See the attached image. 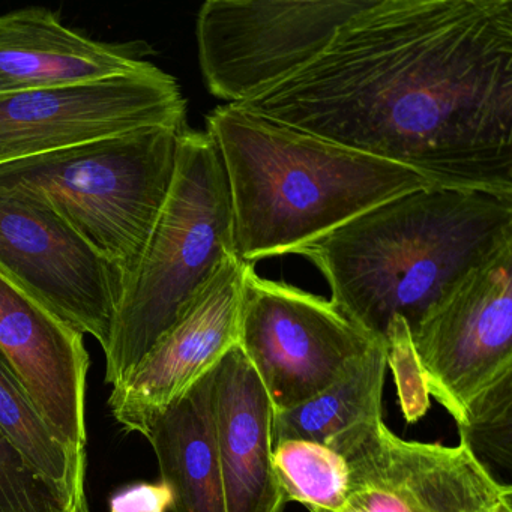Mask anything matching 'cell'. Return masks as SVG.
Returning <instances> with one entry per match:
<instances>
[{"mask_svg":"<svg viewBox=\"0 0 512 512\" xmlns=\"http://www.w3.org/2000/svg\"><path fill=\"white\" fill-rule=\"evenodd\" d=\"M206 133L223 161L236 248L247 263L293 254L388 200L433 187L407 167L238 104L212 110Z\"/></svg>","mask_w":512,"mask_h":512,"instance_id":"cell-3","label":"cell"},{"mask_svg":"<svg viewBox=\"0 0 512 512\" xmlns=\"http://www.w3.org/2000/svg\"><path fill=\"white\" fill-rule=\"evenodd\" d=\"M172 505V490L163 481L136 482L110 497V512H167Z\"/></svg>","mask_w":512,"mask_h":512,"instance_id":"cell-22","label":"cell"},{"mask_svg":"<svg viewBox=\"0 0 512 512\" xmlns=\"http://www.w3.org/2000/svg\"><path fill=\"white\" fill-rule=\"evenodd\" d=\"M212 407L226 512H284L272 464L275 409L238 344L212 370Z\"/></svg>","mask_w":512,"mask_h":512,"instance_id":"cell-15","label":"cell"},{"mask_svg":"<svg viewBox=\"0 0 512 512\" xmlns=\"http://www.w3.org/2000/svg\"><path fill=\"white\" fill-rule=\"evenodd\" d=\"M379 341L328 299L245 271L238 346L275 410L316 397Z\"/></svg>","mask_w":512,"mask_h":512,"instance_id":"cell-7","label":"cell"},{"mask_svg":"<svg viewBox=\"0 0 512 512\" xmlns=\"http://www.w3.org/2000/svg\"><path fill=\"white\" fill-rule=\"evenodd\" d=\"M349 469L350 508L358 512H512L511 485L497 481L469 443L398 437L382 418L328 440Z\"/></svg>","mask_w":512,"mask_h":512,"instance_id":"cell-9","label":"cell"},{"mask_svg":"<svg viewBox=\"0 0 512 512\" xmlns=\"http://www.w3.org/2000/svg\"><path fill=\"white\" fill-rule=\"evenodd\" d=\"M0 272L106 352L121 301V275L40 200L0 193Z\"/></svg>","mask_w":512,"mask_h":512,"instance_id":"cell-11","label":"cell"},{"mask_svg":"<svg viewBox=\"0 0 512 512\" xmlns=\"http://www.w3.org/2000/svg\"><path fill=\"white\" fill-rule=\"evenodd\" d=\"M238 106L433 185L512 199V0H376Z\"/></svg>","mask_w":512,"mask_h":512,"instance_id":"cell-1","label":"cell"},{"mask_svg":"<svg viewBox=\"0 0 512 512\" xmlns=\"http://www.w3.org/2000/svg\"><path fill=\"white\" fill-rule=\"evenodd\" d=\"M376 0H208L197 16L206 88L241 104L319 58L338 29Z\"/></svg>","mask_w":512,"mask_h":512,"instance_id":"cell-6","label":"cell"},{"mask_svg":"<svg viewBox=\"0 0 512 512\" xmlns=\"http://www.w3.org/2000/svg\"><path fill=\"white\" fill-rule=\"evenodd\" d=\"M0 512H79L70 494L44 478L2 430Z\"/></svg>","mask_w":512,"mask_h":512,"instance_id":"cell-20","label":"cell"},{"mask_svg":"<svg viewBox=\"0 0 512 512\" xmlns=\"http://www.w3.org/2000/svg\"><path fill=\"white\" fill-rule=\"evenodd\" d=\"M388 370V349L379 341L343 377L299 406L275 410L274 445L284 440L328 442L335 434L382 418L383 388Z\"/></svg>","mask_w":512,"mask_h":512,"instance_id":"cell-17","label":"cell"},{"mask_svg":"<svg viewBox=\"0 0 512 512\" xmlns=\"http://www.w3.org/2000/svg\"><path fill=\"white\" fill-rule=\"evenodd\" d=\"M238 256L229 184L208 133L179 134L175 173L154 230L122 289L106 382L115 386L172 328L229 257Z\"/></svg>","mask_w":512,"mask_h":512,"instance_id":"cell-4","label":"cell"},{"mask_svg":"<svg viewBox=\"0 0 512 512\" xmlns=\"http://www.w3.org/2000/svg\"><path fill=\"white\" fill-rule=\"evenodd\" d=\"M187 101L160 68L0 95V166L143 128L184 130Z\"/></svg>","mask_w":512,"mask_h":512,"instance_id":"cell-10","label":"cell"},{"mask_svg":"<svg viewBox=\"0 0 512 512\" xmlns=\"http://www.w3.org/2000/svg\"><path fill=\"white\" fill-rule=\"evenodd\" d=\"M428 394L458 428L512 380V244L470 269L410 332Z\"/></svg>","mask_w":512,"mask_h":512,"instance_id":"cell-8","label":"cell"},{"mask_svg":"<svg viewBox=\"0 0 512 512\" xmlns=\"http://www.w3.org/2000/svg\"><path fill=\"white\" fill-rule=\"evenodd\" d=\"M172 512H226L212 407V371L146 421Z\"/></svg>","mask_w":512,"mask_h":512,"instance_id":"cell-16","label":"cell"},{"mask_svg":"<svg viewBox=\"0 0 512 512\" xmlns=\"http://www.w3.org/2000/svg\"><path fill=\"white\" fill-rule=\"evenodd\" d=\"M512 244V199L422 188L388 200L298 248L331 287L329 301L386 341L392 320L412 332L470 271Z\"/></svg>","mask_w":512,"mask_h":512,"instance_id":"cell-2","label":"cell"},{"mask_svg":"<svg viewBox=\"0 0 512 512\" xmlns=\"http://www.w3.org/2000/svg\"><path fill=\"white\" fill-rule=\"evenodd\" d=\"M182 130L143 128L0 166V193L40 200L130 280L175 173Z\"/></svg>","mask_w":512,"mask_h":512,"instance_id":"cell-5","label":"cell"},{"mask_svg":"<svg viewBox=\"0 0 512 512\" xmlns=\"http://www.w3.org/2000/svg\"><path fill=\"white\" fill-rule=\"evenodd\" d=\"M310 512H358L356 509L350 508L349 505L346 508L341 509V511H328V509H319V508H310L308 509Z\"/></svg>","mask_w":512,"mask_h":512,"instance_id":"cell-23","label":"cell"},{"mask_svg":"<svg viewBox=\"0 0 512 512\" xmlns=\"http://www.w3.org/2000/svg\"><path fill=\"white\" fill-rule=\"evenodd\" d=\"M0 352L50 425L86 451V376L82 332L0 272Z\"/></svg>","mask_w":512,"mask_h":512,"instance_id":"cell-13","label":"cell"},{"mask_svg":"<svg viewBox=\"0 0 512 512\" xmlns=\"http://www.w3.org/2000/svg\"><path fill=\"white\" fill-rule=\"evenodd\" d=\"M272 464L287 503L328 511L349 505V469L329 443L284 440L272 448Z\"/></svg>","mask_w":512,"mask_h":512,"instance_id":"cell-19","label":"cell"},{"mask_svg":"<svg viewBox=\"0 0 512 512\" xmlns=\"http://www.w3.org/2000/svg\"><path fill=\"white\" fill-rule=\"evenodd\" d=\"M250 265L229 257L136 370L113 386L110 409L125 431L142 433L148 419L211 373L238 344L242 283Z\"/></svg>","mask_w":512,"mask_h":512,"instance_id":"cell-12","label":"cell"},{"mask_svg":"<svg viewBox=\"0 0 512 512\" xmlns=\"http://www.w3.org/2000/svg\"><path fill=\"white\" fill-rule=\"evenodd\" d=\"M146 43H101L32 7L0 16V95L103 82L152 67Z\"/></svg>","mask_w":512,"mask_h":512,"instance_id":"cell-14","label":"cell"},{"mask_svg":"<svg viewBox=\"0 0 512 512\" xmlns=\"http://www.w3.org/2000/svg\"><path fill=\"white\" fill-rule=\"evenodd\" d=\"M0 430L52 484L88 511L86 451L71 445L44 418L7 356L0 352Z\"/></svg>","mask_w":512,"mask_h":512,"instance_id":"cell-18","label":"cell"},{"mask_svg":"<svg viewBox=\"0 0 512 512\" xmlns=\"http://www.w3.org/2000/svg\"><path fill=\"white\" fill-rule=\"evenodd\" d=\"M385 343L388 349V367L391 365L397 377L398 395L404 416L407 422H416L424 416L427 407H430V400H425L419 394L424 397H430V394L413 350L409 328L401 317L392 320Z\"/></svg>","mask_w":512,"mask_h":512,"instance_id":"cell-21","label":"cell"}]
</instances>
